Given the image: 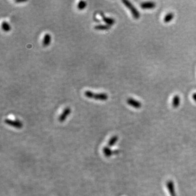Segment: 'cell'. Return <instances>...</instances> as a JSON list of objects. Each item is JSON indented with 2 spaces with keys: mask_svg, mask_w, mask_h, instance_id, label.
Returning <instances> with one entry per match:
<instances>
[{
  "mask_svg": "<svg viewBox=\"0 0 196 196\" xmlns=\"http://www.w3.org/2000/svg\"><path fill=\"white\" fill-rule=\"evenodd\" d=\"M85 95L87 98L94 99L101 101H105L108 99V95L106 93H94L90 91H85Z\"/></svg>",
  "mask_w": 196,
  "mask_h": 196,
  "instance_id": "6da1fadb",
  "label": "cell"
},
{
  "mask_svg": "<svg viewBox=\"0 0 196 196\" xmlns=\"http://www.w3.org/2000/svg\"><path fill=\"white\" fill-rule=\"evenodd\" d=\"M122 2L124 3V5L130 10L134 19L136 20L139 19L140 18V13H139L137 9L134 6V5L127 0H123Z\"/></svg>",
  "mask_w": 196,
  "mask_h": 196,
  "instance_id": "7a4b0ae2",
  "label": "cell"
},
{
  "mask_svg": "<svg viewBox=\"0 0 196 196\" xmlns=\"http://www.w3.org/2000/svg\"><path fill=\"white\" fill-rule=\"evenodd\" d=\"M4 123L10 126L15 127L16 129H21L23 127V123L18 120L13 121L11 119H6L4 120Z\"/></svg>",
  "mask_w": 196,
  "mask_h": 196,
  "instance_id": "3957f363",
  "label": "cell"
},
{
  "mask_svg": "<svg viewBox=\"0 0 196 196\" xmlns=\"http://www.w3.org/2000/svg\"><path fill=\"white\" fill-rule=\"evenodd\" d=\"M127 103L131 106L136 108H140L142 107L141 102L133 98H128L127 99Z\"/></svg>",
  "mask_w": 196,
  "mask_h": 196,
  "instance_id": "277c9868",
  "label": "cell"
},
{
  "mask_svg": "<svg viewBox=\"0 0 196 196\" xmlns=\"http://www.w3.org/2000/svg\"><path fill=\"white\" fill-rule=\"evenodd\" d=\"M71 113V109L70 108H66L63 111L62 114H61L59 117V120L60 122H63L64 121H65L67 117L68 116L69 114Z\"/></svg>",
  "mask_w": 196,
  "mask_h": 196,
  "instance_id": "5b68a950",
  "label": "cell"
},
{
  "mask_svg": "<svg viewBox=\"0 0 196 196\" xmlns=\"http://www.w3.org/2000/svg\"><path fill=\"white\" fill-rule=\"evenodd\" d=\"M156 7V3L154 2H144L140 4V7L143 10L153 9Z\"/></svg>",
  "mask_w": 196,
  "mask_h": 196,
  "instance_id": "8992f818",
  "label": "cell"
},
{
  "mask_svg": "<svg viewBox=\"0 0 196 196\" xmlns=\"http://www.w3.org/2000/svg\"><path fill=\"white\" fill-rule=\"evenodd\" d=\"M100 15H101L102 19L104 20L105 23H106V25H109V26H111V25H114V23H115L116 21H115V20L113 18L106 17L102 13H100Z\"/></svg>",
  "mask_w": 196,
  "mask_h": 196,
  "instance_id": "52a82bcc",
  "label": "cell"
},
{
  "mask_svg": "<svg viewBox=\"0 0 196 196\" xmlns=\"http://www.w3.org/2000/svg\"><path fill=\"white\" fill-rule=\"evenodd\" d=\"M167 186L171 196H175V189L173 181L171 180L168 181L167 184Z\"/></svg>",
  "mask_w": 196,
  "mask_h": 196,
  "instance_id": "ba28073f",
  "label": "cell"
},
{
  "mask_svg": "<svg viewBox=\"0 0 196 196\" xmlns=\"http://www.w3.org/2000/svg\"><path fill=\"white\" fill-rule=\"evenodd\" d=\"M51 37L50 34L49 33L45 34L42 40V45L44 46H49L51 42Z\"/></svg>",
  "mask_w": 196,
  "mask_h": 196,
  "instance_id": "9c48e42d",
  "label": "cell"
},
{
  "mask_svg": "<svg viewBox=\"0 0 196 196\" xmlns=\"http://www.w3.org/2000/svg\"><path fill=\"white\" fill-rule=\"evenodd\" d=\"M180 103V98L178 95L174 96L172 100V106L173 108H177L179 106Z\"/></svg>",
  "mask_w": 196,
  "mask_h": 196,
  "instance_id": "30bf717a",
  "label": "cell"
},
{
  "mask_svg": "<svg viewBox=\"0 0 196 196\" xmlns=\"http://www.w3.org/2000/svg\"><path fill=\"white\" fill-rule=\"evenodd\" d=\"M174 16V14L173 13L170 12V13H168L164 17V19H163L164 23H170L173 19Z\"/></svg>",
  "mask_w": 196,
  "mask_h": 196,
  "instance_id": "8fae6325",
  "label": "cell"
},
{
  "mask_svg": "<svg viewBox=\"0 0 196 196\" xmlns=\"http://www.w3.org/2000/svg\"><path fill=\"white\" fill-rule=\"evenodd\" d=\"M103 153H104L105 156L107 157H111L113 154V152L111 150V149L108 147H105L103 148Z\"/></svg>",
  "mask_w": 196,
  "mask_h": 196,
  "instance_id": "7c38bea8",
  "label": "cell"
},
{
  "mask_svg": "<svg viewBox=\"0 0 196 196\" xmlns=\"http://www.w3.org/2000/svg\"><path fill=\"white\" fill-rule=\"evenodd\" d=\"M110 28L111 26L108 25H98L94 26V29L97 30H108Z\"/></svg>",
  "mask_w": 196,
  "mask_h": 196,
  "instance_id": "4fadbf2b",
  "label": "cell"
},
{
  "mask_svg": "<svg viewBox=\"0 0 196 196\" xmlns=\"http://www.w3.org/2000/svg\"><path fill=\"white\" fill-rule=\"evenodd\" d=\"M118 140V137L117 136H114L111 137L110 140L108 142V146L109 147L113 146L115 143L117 142Z\"/></svg>",
  "mask_w": 196,
  "mask_h": 196,
  "instance_id": "5bb4252c",
  "label": "cell"
},
{
  "mask_svg": "<svg viewBox=\"0 0 196 196\" xmlns=\"http://www.w3.org/2000/svg\"><path fill=\"white\" fill-rule=\"evenodd\" d=\"M1 26H2V29L5 32H9L11 29L9 23H7L6 21H3Z\"/></svg>",
  "mask_w": 196,
  "mask_h": 196,
  "instance_id": "9a60e30c",
  "label": "cell"
},
{
  "mask_svg": "<svg viewBox=\"0 0 196 196\" xmlns=\"http://www.w3.org/2000/svg\"><path fill=\"white\" fill-rule=\"evenodd\" d=\"M87 6V3L84 1H81L78 4L77 7L79 10H83Z\"/></svg>",
  "mask_w": 196,
  "mask_h": 196,
  "instance_id": "2e32d148",
  "label": "cell"
},
{
  "mask_svg": "<svg viewBox=\"0 0 196 196\" xmlns=\"http://www.w3.org/2000/svg\"><path fill=\"white\" fill-rule=\"evenodd\" d=\"M192 98L193 99V100L195 101L196 102V93H195L193 94Z\"/></svg>",
  "mask_w": 196,
  "mask_h": 196,
  "instance_id": "e0dca14e",
  "label": "cell"
},
{
  "mask_svg": "<svg viewBox=\"0 0 196 196\" xmlns=\"http://www.w3.org/2000/svg\"><path fill=\"white\" fill-rule=\"evenodd\" d=\"M26 2V1H15V2L16 3H23Z\"/></svg>",
  "mask_w": 196,
  "mask_h": 196,
  "instance_id": "ac0fdd59",
  "label": "cell"
}]
</instances>
